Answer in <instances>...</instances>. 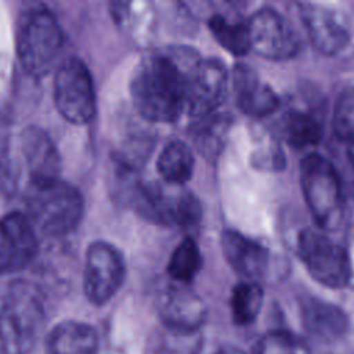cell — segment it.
Instances as JSON below:
<instances>
[{
	"label": "cell",
	"instance_id": "obj_28",
	"mask_svg": "<svg viewBox=\"0 0 354 354\" xmlns=\"http://www.w3.org/2000/svg\"><path fill=\"white\" fill-rule=\"evenodd\" d=\"M333 131L343 142L354 141V87L340 93L333 108Z\"/></svg>",
	"mask_w": 354,
	"mask_h": 354
},
{
	"label": "cell",
	"instance_id": "obj_7",
	"mask_svg": "<svg viewBox=\"0 0 354 354\" xmlns=\"http://www.w3.org/2000/svg\"><path fill=\"white\" fill-rule=\"evenodd\" d=\"M297 254L308 274L324 286L344 288L351 278L347 250L321 228H304L297 236Z\"/></svg>",
	"mask_w": 354,
	"mask_h": 354
},
{
	"label": "cell",
	"instance_id": "obj_24",
	"mask_svg": "<svg viewBox=\"0 0 354 354\" xmlns=\"http://www.w3.org/2000/svg\"><path fill=\"white\" fill-rule=\"evenodd\" d=\"M228 122L225 116L217 112L195 119L191 137L196 149L207 159H214L220 153L228 130Z\"/></svg>",
	"mask_w": 354,
	"mask_h": 354
},
{
	"label": "cell",
	"instance_id": "obj_30",
	"mask_svg": "<svg viewBox=\"0 0 354 354\" xmlns=\"http://www.w3.org/2000/svg\"><path fill=\"white\" fill-rule=\"evenodd\" d=\"M252 354H306L303 343L285 330L264 335L253 347Z\"/></svg>",
	"mask_w": 354,
	"mask_h": 354
},
{
	"label": "cell",
	"instance_id": "obj_5",
	"mask_svg": "<svg viewBox=\"0 0 354 354\" xmlns=\"http://www.w3.org/2000/svg\"><path fill=\"white\" fill-rule=\"evenodd\" d=\"M133 207L151 223L166 227L192 228L202 217L198 198L183 185L169 183H137L130 196Z\"/></svg>",
	"mask_w": 354,
	"mask_h": 354
},
{
	"label": "cell",
	"instance_id": "obj_16",
	"mask_svg": "<svg viewBox=\"0 0 354 354\" xmlns=\"http://www.w3.org/2000/svg\"><path fill=\"white\" fill-rule=\"evenodd\" d=\"M231 84L238 108L252 116L264 118L279 108V97L246 64H236L231 73Z\"/></svg>",
	"mask_w": 354,
	"mask_h": 354
},
{
	"label": "cell",
	"instance_id": "obj_15",
	"mask_svg": "<svg viewBox=\"0 0 354 354\" xmlns=\"http://www.w3.org/2000/svg\"><path fill=\"white\" fill-rule=\"evenodd\" d=\"M221 250L230 267L245 281L259 282L268 272V249L238 231L227 230L223 232Z\"/></svg>",
	"mask_w": 354,
	"mask_h": 354
},
{
	"label": "cell",
	"instance_id": "obj_3",
	"mask_svg": "<svg viewBox=\"0 0 354 354\" xmlns=\"http://www.w3.org/2000/svg\"><path fill=\"white\" fill-rule=\"evenodd\" d=\"M25 216L37 234L59 238L77 228L84 212L82 194L61 180L29 181L24 195Z\"/></svg>",
	"mask_w": 354,
	"mask_h": 354
},
{
	"label": "cell",
	"instance_id": "obj_26",
	"mask_svg": "<svg viewBox=\"0 0 354 354\" xmlns=\"http://www.w3.org/2000/svg\"><path fill=\"white\" fill-rule=\"evenodd\" d=\"M263 288L259 282L243 281L234 286L230 299L232 319L236 325L246 326L256 321L263 306Z\"/></svg>",
	"mask_w": 354,
	"mask_h": 354
},
{
	"label": "cell",
	"instance_id": "obj_8",
	"mask_svg": "<svg viewBox=\"0 0 354 354\" xmlns=\"http://www.w3.org/2000/svg\"><path fill=\"white\" fill-rule=\"evenodd\" d=\"M53 95L57 111L69 123L87 124L95 115L93 77L77 57H68L55 68Z\"/></svg>",
	"mask_w": 354,
	"mask_h": 354
},
{
	"label": "cell",
	"instance_id": "obj_2",
	"mask_svg": "<svg viewBox=\"0 0 354 354\" xmlns=\"http://www.w3.org/2000/svg\"><path fill=\"white\" fill-rule=\"evenodd\" d=\"M46 318L37 285L12 279L0 289V346L4 354H30Z\"/></svg>",
	"mask_w": 354,
	"mask_h": 354
},
{
	"label": "cell",
	"instance_id": "obj_25",
	"mask_svg": "<svg viewBox=\"0 0 354 354\" xmlns=\"http://www.w3.org/2000/svg\"><path fill=\"white\" fill-rule=\"evenodd\" d=\"M282 133L290 147L304 149L319 142L322 127L311 113L293 109L282 119Z\"/></svg>",
	"mask_w": 354,
	"mask_h": 354
},
{
	"label": "cell",
	"instance_id": "obj_17",
	"mask_svg": "<svg viewBox=\"0 0 354 354\" xmlns=\"http://www.w3.org/2000/svg\"><path fill=\"white\" fill-rule=\"evenodd\" d=\"M19 149L30 181L59 178L61 156L51 137L43 129L25 127L19 136Z\"/></svg>",
	"mask_w": 354,
	"mask_h": 354
},
{
	"label": "cell",
	"instance_id": "obj_19",
	"mask_svg": "<svg viewBox=\"0 0 354 354\" xmlns=\"http://www.w3.org/2000/svg\"><path fill=\"white\" fill-rule=\"evenodd\" d=\"M109 12L116 26L137 46H147L153 40L156 12L149 1H113Z\"/></svg>",
	"mask_w": 354,
	"mask_h": 354
},
{
	"label": "cell",
	"instance_id": "obj_14",
	"mask_svg": "<svg viewBox=\"0 0 354 354\" xmlns=\"http://www.w3.org/2000/svg\"><path fill=\"white\" fill-rule=\"evenodd\" d=\"M160 324L187 330H201L206 319V306L188 285L171 282L156 299Z\"/></svg>",
	"mask_w": 354,
	"mask_h": 354
},
{
	"label": "cell",
	"instance_id": "obj_31",
	"mask_svg": "<svg viewBox=\"0 0 354 354\" xmlns=\"http://www.w3.org/2000/svg\"><path fill=\"white\" fill-rule=\"evenodd\" d=\"M19 181V167L12 155L7 136H0V198H8L15 192Z\"/></svg>",
	"mask_w": 354,
	"mask_h": 354
},
{
	"label": "cell",
	"instance_id": "obj_20",
	"mask_svg": "<svg viewBox=\"0 0 354 354\" xmlns=\"http://www.w3.org/2000/svg\"><path fill=\"white\" fill-rule=\"evenodd\" d=\"M46 347L48 354H95L98 333L87 322L65 319L53 326Z\"/></svg>",
	"mask_w": 354,
	"mask_h": 354
},
{
	"label": "cell",
	"instance_id": "obj_32",
	"mask_svg": "<svg viewBox=\"0 0 354 354\" xmlns=\"http://www.w3.org/2000/svg\"><path fill=\"white\" fill-rule=\"evenodd\" d=\"M213 354H246V353H243L241 348H238L235 346H223V347L217 348Z\"/></svg>",
	"mask_w": 354,
	"mask_h": 354
},
{
	"label": "cell",
	"instance_id": "obj_11",
	"mask_svg": "<svg viewBox=\"0 0 354 354\" xmlns=\"http://www.w3.org/2000/svg\"><path fill=\"white\" fill-rule=\"evenodd\" d=\"M228 83V72L220 59L199 58L189 71L185 112L194 119L216 113L225 100Z\"/></svg>",
	"mask_w": 354,
	"mask_h": 354
},
{
	"label": "cell",
	"instance_id": "obj_12",
	"mask_svg": "<svg viewBox=\"0 0 354 354\" xmlns=\"http://www.w3.org/2000/svg\"><path fill=\"white\" fill-rule=\"evenodd\" d=\"M299 14L308 40L325 55L339 54L351 39L346 15L332 7L317 3H300Z\"/></svg>",
	"mask_w": 354,
	"mask_h": 354
},
{
	"label": "cell",
	"instance_id": "obj_23",
	"mask_svg": "<svg viewBox=\"0 0 354 354\" xmlns=\"http://www.w3.org/2000/svg\"><path fill=\"white\" fill-rule=\"evenodd\" d=\"M207 26L218 44L234 55H243L250 50L249 24L245 19L213 14Z\"/></svg>",
	"mask_w": 354,
	"mask_h": 354
},
{
	"label": "cell",
	"instance_id": "obj_6",
	"mask_svg": "<svg viewBox=\"0 0 354 354\" xmlns=\"http://www.w3.org/2000/svg\"><path fill=\"white\" fill-rule=\"evenodd\" d=\"M300 184L318 227L333 228L343 209V180L336 166L322 155L310 153L300 163Z\"/></svg>",
	"mask_w": 354,
	"mask_h": 354
},
{
	"label": "cell",
	"instance_id": "obj_10",
	"mask_svg": "<svg viewBox=\"0 0 354 354\" xmlns=\"http://www.w3.org/2000/svg\"><path fill=\"white\" fill-rule=\"evenodd\" d=\"M250 50L272 61H285L295 57L300 43L292 24L278 11L266 7L248 21Z\"/></svg>",
	"mask_w": 354,
	"mask_h": 354
},
{
	"label": "cell",
	"instance_id": "obj_1",
	"mask_svg": "<svg viewBox=\"0 0 354 354\" xmlns=\"http://www.w3.org/2000/svg\"><path fill=\"white\" fill-rule=\"evenodd\" d=\"M199 59L189 50L153 51L133 71L130 97L136 111L149 122H176L187 105L189 71Z\"/></svg>",
	"mask_w": 354,
	"mask_h": 354
},
{
	"label": "cell",
	"instance_id": "obj_29",
	"mask_svg": "<svg viewBox=\"0 0 354 354\" xmlns=\"http://www.w3.org/2000/svg\"><path fill=\"white\" fill-rule=\"evenodd\" d=\"M17 72L11 59L0 54V124H7L14 116Z\"/></svg>",
	"mask_w": 354,
	"mask_h": 354
},
{
	"label": "cell",
	"instance_id": "obj_9",
	"mask_svg": "<svg viewBox=\"0 0 354 354\" xmlns=\"http://www.w3.org/2000/svg\"><path fill=\"white\" fill-rule=\"evenodd\" d=\"M126 278V263L112 243L94 241L88 245L84 259L83 289L94 306L106 304L122 288Z\"/></svg>",
	"mask_w": 354,
	"mask_h": 354
},
{
	"label": "cell",
	"instance_id": "obj_13",
	"mask_svg": "<svg viewBox=\"0 0 354 354\" xmlns=\"http://www.w3.org/2000/svg\"><path fill=\"white\" fill-rule=\"evenodd\" d=\"M37 250V232L25 213L11 212L0 218V274L24 270Z\"/></svg>",
	"mask_w": 354,
	"mask_h": 354
},
{
	"label": "cell",
	"instance_id": "obj_21",
	"mask_svg": "<svg viewBox=\"0 0 354 354\" xmlns=\"http://www.w3.org/2000/svg\"><path fill=\"white\" fill-rule=\"evenodd\" d=\"M203 337L201 330H187L159 325L148 339V354H201Z\"/></svg>",
	"mask_w": 354,
	"mask_h": 354
},
{
	"label": "cell",
	"instance_id": "obj_27",
	"mask_svg": "<svg viewBox=\"0 0 354 354\" xmlns=\"http://www.w3.org/2000/svg\"><path fill=\"white\" fill-rule=\"evenodd\" d=\"M202 268V254L192 236H185L173 250L167 263V274L173 282L188 285Z\"/></svg>",
	"mask_w": 354,
	"mask_h": 354
},
{
	"label": "cell",
	"instance_id": "obj_4",
	"mask_svg": "<svg viewBox=\"0 0 354 354\" xmlns=\"http://www.w3.org/2000/svg\"><path fill=\"white\" fill-rule=\"evenodd\" d=\"M64 33L54 12L43 6L24 10L17 22L15 51L22 69L35 79L59 65Z\"/></svg>",
	"mask_w": 354,
	"mask_h": 354
},
{
	"label": "cell",
	"instance_id": "obj_22",
	"mask_svg": "<svg viewBox=\"0 0 354 354\" xmlns=\"http://www.w3.org/2000/svg\"><path fill=\"white\" fill-rule=\"evenodd\" d=\"M192 149L183 141L174 140L166 144L158 158V171L162 180L174 185H184L194 173Z\"/></svg>",
	"mask_w": 354,
	"mask_h": 354
},
{
	"label": "cell",
	"instance_id": "obj_18",
	"mask_svg": "<svg viewBox=\"0 0 354 354\" xmlns=\"http://www.w3.org/2000/svg\"><path fill=\"white\" fill-rule=\"evenodd\" d=\"M300 317L307 333L322 342L342 337L348 328V318L342 308L315 297L301 301Z\"/></svg>",
	"mask_w": 354,
	"mask_h": 354
}]
</instances>
